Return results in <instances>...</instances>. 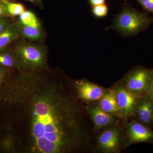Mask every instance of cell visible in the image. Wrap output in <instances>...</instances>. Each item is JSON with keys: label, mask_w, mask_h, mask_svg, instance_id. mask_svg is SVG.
I'll return each mask as SVG.
<instances>
[{"label": "cell", "mask_w": 153, "mask_h": 153, "mask_svg": "<svg viewBox=\"0 0 153 153\" xmlns=\"http://www.w3.org/2000/svg\"><path fill=\"white\" fill-rule=\"evenodd\" d=\"M20 34L16 25L10 23L1 33H0V49L8 47L20 37Z\"/></svg>", "instance_id": "13"}, {"label": "cell", "mask_w": 153, "mask_h": 153, "mask_svg": "<svg viewBox=\"0 0 153 153\" xmlns=\"http://www.w3.org/2000/svg\"><path fill=\"white\" fill-rule=\"evenodd\" d=\"M10 73L5 69L0 68V89Z\"/></svg>", "instance_id": "19"}, {"label": "cell", "mask_w": 153, "mask_h": 153, "mask_svg": "<svg viewBox=\"0 0 153 153\" xmlns=\"http://www.w3.org/2000/svg\"><path fill=\"white\" fill-rule=\"evenodd\" d=\"M134 114L139 121L145 125H153V99L146 94L141 96L136 105Z\"/></svg>", "instance_id": "8"}, {"label": "cell", "mask_w": 153, "mask_h": 153, "mask_svg": "<svg viewBox=\"0 0 153 153\" xmlns=\"http://www.w3.org/2000/svg\"><path fill=\"white\" fill-rule=\"evenodd\" d=\"M13 51L20 72L32 73L49 69L47 50L44 46L22 42Z\"/></svg>", "instance_id": "2"}, {"label": "cell", "mask_w": 153, "mask_h": 153, "mask_svg": "<svg viewBox=\"0 0 153 153\" xmlns=\"http://www.w3.org/2000/svg\"><path fill=\"white\" fill-rule=\"evenodd\" d=\"M99 146L108 152H116L119 147L120 133L117 128H110L102 133L98 137Z\"/></svg>", "instance_id": "10"}, {"label": "cell", "mask_w": 153, "mask_h": 153, "mask_svg": "<svg viewBox=\"0 0 153 153\" xmlns=\"http://www.w3.org/2000/svg\"><path fill=\"white\" fill-rule=\"evenodd\" d=\"M118 104L120 108L122 116L129 117L134 114L135 108L138 100L142 95L131 93L124 87L121 82H117L114 88Z\"/></svg>", "instance_id": "6"}, {"label": "cell", "mask_w": 153, "mask_h": 153, "mask_svg": "<svg viewBox=\"0 0 153 153\" xmlns=\"http://www.w3.org/2000/svg\"><path fill=\"white\" fill-rule=\"evenodd\" d=\"M99 105L105 112L122 116L114 88L108 89L99 100Z\"/></svg>", "instance_id": "11"}, {"label": "cell", "mask_w": 153, "mask_h": 153, "mask_svg": "<svg viewBox=\"0 0 153 153\" xmlns=\"http://www.w3.org/2000/svg\"><path fill=\"white\" fill-rule=\"evenodd\" d=\"M30 1L33 2H38L39 0H30Z\"/></svg>", "instance_id": "24"}, {"label": "cell", "mask_w": 153, "mask_h": 153, "mask_svg": "<svg viewBox=\"0 0 153 153\" xmlns=\"http://www.w3.org/2000/svg\"><path fill=\"white\" fill-rule=\"evenodd\" d=\"M92 13L94 16L98 18L106 16L108 13V8L105 4L92 7Z\"/></svg>", "instance_id": "17"}, {"label": "cell", "mask_w": 153, "mask_h": 153, "mask_svg": "<svg viewBox=\"0 0 153 153\" xmlns=\"http://www.w3.org/2000/svg\"><path fill=\"white\" fill-rule=\"evenodd\" d=\"M23 25L32 26V27H41V25L33 12L25 11L19 16V22Z\"/></svg>", "instance_id": "15"}, {"label": "cell", "mask_w": 153, "mask_h": 153, "mask_svg": "<svg viewBox=\"0 0 153 153\" xmlns=\"http://www.w3.org/2000/svg\"><path fill=\"white\" fill-rule=\"evenodd\" d=\"M92 7L105 4V0H89Z\"/></svg>", "instance_id": "22"}, {"label": "cell", "mask_w": 153, "mask_h": 153, "mask_svg": "<svg viewBox=\"0 0 153 153\" xmlns=\"http://www.w3.org/2000/svg\"><path fill=\"white\" fill-rule=\"evenodd\" d=\"M153 80V68L136 66L129 71L120 81L131 93L139 95L147 94Z\"/></svg>", "instance_id": "4"}, {"label": "cell", "mask_w": 153, "mask_h": 153, "mask_svg": "<svg viewBox=\"0 0 153 153\" xmlns=\"http://www.w3.org/2000/svg\"><path fill=\"white\" fill-rule=\"evenodd\" d=\"M73 84L77 97L85 102L99 100L108 90L85 79L75 80Z\"/></svg>", "instance_id": "5"}, {"label": "cell", "mask_w": 153, "mask_h": 153, "mask_svg": "<svg viewBox=\"0 0 153 153\" xmlns=\"http://www.w3.org/2000/svg\"><path fill=\"white\" fill-rule=\"evenodd\" d=\"M0 68L10 72L18 70L13 50L10 49L8 47L0 49Z\"/></svg>", "instance_id": "12"}, {"label": "cell", "mask_w": 153, "mask_h": 153, "mask_svg": "<svg viewBox=\"0 0 153 153\" xmlns=\"http://www.w3.org/2000/svg\"><path fill=\"white\" fill-rule=\"evenodd\" d=\"M146 94L149 95L151 98L153 99V80L152 84H151L150 88Z\"/></svg>", "instance_id": "23"}, {"label": "cell", "mask_w": 153, "mask_h": 153, "mask_svg": "<svg viewBox=\"0 0 153 153\" xmlns=\"http://www.w3.org/2000/svg\"><path fill=\"white\" fill-rule=\"evenodd\" d=\"M85 109L97 128L108 127L112 126L115 122L114 115L105 112L99 105L88 106Z\"/></svg>", "instance_id": "9"}, {"label": "cell", "mask_w": 153, "mask_h": 153, "mask_svg": "<svg viewBox=\"0 0 153 153\" xmlns=\"http://www.w3.org/2000/svg\"><path fill=\"white\" fill-rule=\"evenodd\" d=\"M147 13H150L153 16V0H136Z\"/></svg>", "instance_id": "18"}, {"label": "cell", "mask_w": 153, "mask_h": 153, "mask_svg": "<svg viewBox=\"0 0 153 153\" xmlns=\"http://www.w3.org/2000/svg\"><path fill=\"white\" fill-rule=\"evenodd\" d=\"M9 74L0 89V136L15 153L85 152L90 134L73 82L49 69Z\"/></svg>", "instance_id": "1"}, {"label": "cell", "mask_w": 153, "mask_h": 153, "mask_svg": "<svg viewBox=\"0 0 153 153\" xmlns=\"http://www.w3.org/2000/svg\"><path fill=\"white\" fill-rule=\"evenodd\" d=\"M124 1H126V0H124Z\"/></svg>", "instance_id": "25"}, {"label": "cell", "mask_w": 153, "mask_h": 153, "mask_svg": "<svg viewBox=\"0 0 153 153\" xmlns=\"http://www.w3.org/2000/svg\"><path fill=\"white\" fill-rule=\"evenodd\" d=\"M127 134L131 143L153 142V131L139 121L128 124Z\"/></svg>", "instance_id": "7"}, {"label": "cell", "mask_w": 153, "mask_h": 153, "mask_svg": "<svg viewBox=\"0 0 153 153\" xmlns=\"http://www.w3.org/2000/svg\"><path fill=\"white\" fill-rule=\"evenodd\" d=\"M21 35L32 41H37L42 38L43 32L41 27L23 25L19 22L16 24Z\"/></svg>", "instance_id": "14"}, {"label": "cell", "mask_w": 153, "mask_h": 153, "mask_svg": "<svg viewBox=\"0 0 153 153\" xmlns=\"http://www.w3.org/2000/svg\"><path fill=\"white\" fill-rule=\"evenodd\" d=\"M0 1L6 6L10 16H18L25 11V7L22 4L11 2L8 0H0Z\"/></svg>", "instance_id": "16"}, {"label": "cell", "mask_w": 153, "mask_h": 153, "mask_svg": "<svg viewBox=\"0 0 153 153\" xmlns=\"http://www.w3.org/2000/svg\"><path fill=\"white\" fill-rule=\"evenodd\" d=\"M10 16L4 4L0 1V18Z\"/></svg>", "instance_id": "21"}, {"label": "cell", "mask_w": 153, "mask_h": 153, "mask_svg": "<svg viewBox=\"0 0 153 153\" xmlns=\"http://www.w3.org/2000/svg\"><path fill=\"white\" fill-rule=\"evenodd\" d=\"M153 23V16L146 12L140 13L133 8L126 7L105 30L112 29L122 36L130 37L143 32Z\"/></svg>", "instance_id": "3"}, {"label": "cell", "mask_w": 153, "mask_h": 153, "mask_svg": "<svg viewBox=\"0 0 153 153\" xmlns=\"http://www.w3.org/2000/svg\"><path fill=\"white\" fill-rule=\"evenodd\" d=\"M7 18V17L0 18V33L4 31L10 23Z\"/></svg>", "instance_id": "20"}]
</instances>
